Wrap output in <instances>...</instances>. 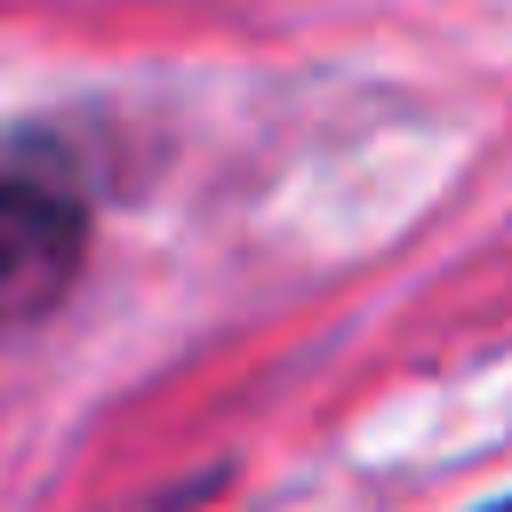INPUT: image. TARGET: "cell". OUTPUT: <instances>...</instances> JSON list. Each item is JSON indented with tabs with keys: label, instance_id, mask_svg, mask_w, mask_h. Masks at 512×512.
Returning a JSON list of instances; mask_svg holds the SVG:
<instances>
[{
	"label": "cell",
	"instance_id": "7a4b0ae2",
	"mask_svg": "<svg viewBox=\"0 0 512 512\" xmlns=\"http://www.w3.org/2000/svg\"><path fill=\"white\" fill-rule=\"evenodd\" d=\"M488 512H512V504H488Z\"/></svg>",
	"mask_w": 512,
	"mask_h": 512
},
{
	"label": "cell",
	"instance_id": "6da1fadb",
	"mask_svg": "<svg viewBox=\"0 0 512 512\" xmlns=\"http://www.w3.org/2000/svg\"><path fill=\"white\" fill-rule=\"evenodd\" d=\"M80 192L32 144H0V320L48 304L80 264Z\"/></svg>",
	"mask_w": 512,
	"mask_h": 512
}]
</instances>
